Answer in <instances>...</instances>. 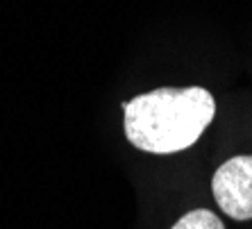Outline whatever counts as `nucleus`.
<instances>
[{
  "instance_id": "f257e3e1",
  "label": "nucleus",
  "mask_w": 252,
  "mask_h": 229,
  "mask_svg": "<svg viewBox=\"0 0 252 229\" xmlns=\"http://www.w3.org/2000/svg\"><path fill=\"white\" fill-rule=\"evenodd\" d=\"M127 141L150 154L182 152L198 141L216 116L214 95L202 86H161L123 105Z\"/></svg>"
},
{
  "instance_id": "f03ea898",
  "label": "nucleus",
  "mask_w": 252,
  "mask_h": 229,
  "mask_svg": "<svg viewBox=\"0 0 252 229\" xmlns=\"http://www.w3.org/2000/svg\"><path fill=\"white\" fill-rule=\"evenodd\" d=\"M216 204L234 220L252 218V154L225 161L211 179Z\"/></svg>"
},
{
  "instance_id": "7ed1b4c3",
  "label": "nucleus",
  "mask_w": 252,
  "mask_h": 229,
  "mask_svg": "<svg viewBox=\"0 0 252 229\" xmlns=\"http://www.w3.org/2000/svg\"><path fill=\"white\" fill-rule=\"evenodd\" d=\"M170 229H225V225L220 223L216 213L207 211V209H195L180 218Z\"/></svg>"
}]
</instances>
